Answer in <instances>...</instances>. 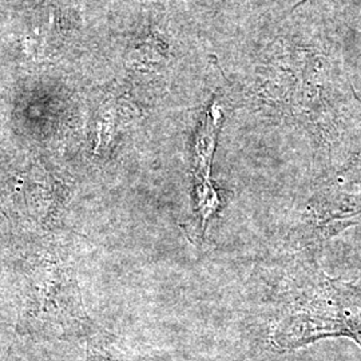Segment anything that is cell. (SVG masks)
Instances as JSON below:
<instances>
[{"label":"cell","instance_id":"6da1fadb","mask_svg":"<svg viewBox=\"0 0 361 361\" xmlns=\"http://www.w3.org/2000/svg\"><path fill=\"white\" fill-rule=\"evenodd\" d=\"M328 337H347L361 348V289L317 271L277 320L271 343L290 350Z\"/></svg>","mask_w":361,"mask_h":361},{"label":"cell","instance_id":"7a4b0ae2","mask_svg":"<svg viewBox=\"0 0 361 361\" xmlns=\"http://www.w3.org/2000/svg\"><path fill=\"white\" fill-rule=\"evenodd\" d=\"M361 222V154L319 185L302 216L301 241L316 249Z\"/></svg>","mask_w":361,"mask_h":361},{"label":"cell","instance_id":"3957f363","mask_svg":"<svg viewBox=\"0 0 361 361\" xmlns=\"http://www.w3.org/2000/svg\"><path fill=\"white\" fill-rule=\"evenodd\" d=\"M222 122V107L219 101L214 99L201 116L194 133L192 146L193 204L202 234H205L209 221L216 216L221 207L219 193L212 180V165Z\"/></svg>","mask_w":361,"mask_h":361},{"label":"cell","instance_id":"277c9868","mask_svg":"<svg viewBox=\"0 0 361 361\" xmlns=\"http://www.w3.org/2000/svg\"><path fill=\"white\" fill-rule=\"evenodd\" d=\"M89 361H142L133 360L122 353H114L109 349H91Z\"/></svg>","mask_w":361,"mask_h":361}]
</instances>
